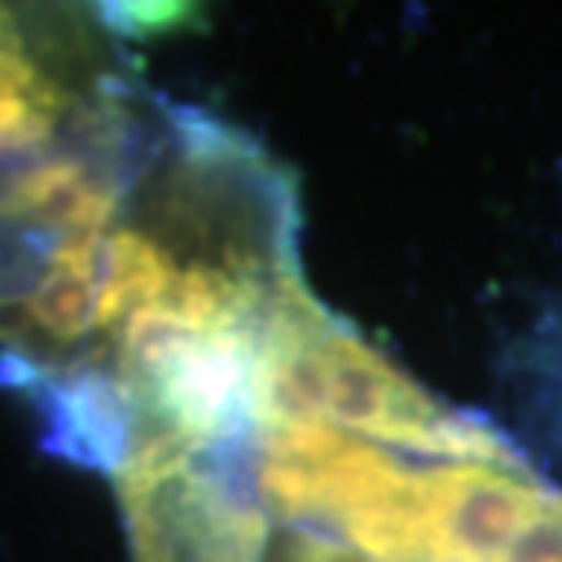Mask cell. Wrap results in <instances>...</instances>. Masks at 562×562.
Wrapping results in <instances>:
<instances>
[{
	"label": "cell",
	"mask_w": 562,
	"mask_h": 562,
	"mask_svg": "<svg viewBox=\"0 0 562 562\" xmlns=\"http://www.w3.org/2000/svg\"><path fill=\"white\" fill-rule=\"evenodd\" d=\"M300 190L260 139L157 99L121 187L0 300V380L99 468L117 424L256 340L303 285Z\"/></svg>",
	"instance_id": "6da1fadb"
},
{
	"label": "cell",
	"mask_w": 562,
	"mask_h": 562,
	"mask_svg": "<svg viewBox=\"0 0 562 562\" xmlns=\"http://www.w3.org/2000/svg\"><path fill=\"white\" fill-rule=\"evenodd\" d=\"M110 4H0V289L114 187L157 92Z\"/></svg>",
	"instance_id": "7a4b0ae2"
},
{
	"label": "cell",
	"mask_w": 562,
	"mask_h": 562,
	"mask_svg": "<svg viewBox=\"0 0 562 562\" xmlns=\"http://www.w3.org/2000/svg\"><path fill=\"white\" fill-rule=\"evenodd\" d=\"M252 562H398V559L373 552V548L358 544L336 530H325V526L267 519L263 515L260 552H256Z\"/></svg>",
	"instance_id": "3957f363"
}]
</instances>
